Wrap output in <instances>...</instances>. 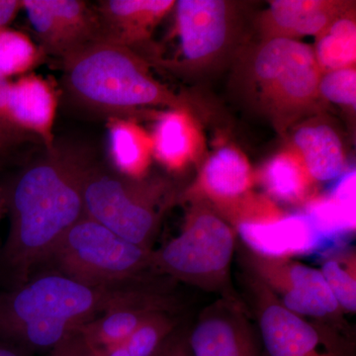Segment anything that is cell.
I'll return each instance as SVG.
<instances>
[{"label": "cell", "mask_w": 356, "mask_h": 356, "mask_svg": "<svg viewBox=\"0 0 356 356\" xmlns=\"http://www.w3.org/2000/svg\"><path fill=\"white\" fill-rule=\"evenodd\" d=\"M95 161L77 147L56 140L4 187L10 229L0 252V266L14 287L33 267L46 262L74 224L86 216L84 182Z\"/></svg>", "instance_id": "cell-1"}, {"label": "cell", "mask_w": 356, "mask_h": 356, "mask_svg": "<svg viewBox=\"0 0 356 356\" xmlns=\"http://www.w3.org/2000/svg\"><path fill=\"white\" fill-rule=\"evenodd\" d=\"M143 284L93 287L49 273L0 294V343L27 355L50 351Z\"/></svg>", "instance_id": "cell-2"}, {"label": "cell", "mask_w": 356, "mask_h": 356, "mask_svg": "<svg viewBox=\"0 0 356 356\" xmlns=\"http://www.w3.org/2000/svg\"><path fill=\"white\" fill-rule=\"evenodd\" d=\"M60 62L65 92L89 112L110 119L149 107L188 110L184 98L154 79L147 60L126 47L98 40Z\"/></svg>", "instance_id": "cell-3"}, {"label": "cell", "mask_w": 356, "mask_h": 356, "mask_svg": "<svg viewBox=\"0 0 356 356\" xmlns=\"http://www.w3.org/2000/svg\"><path fill=\"white\" fill-rule=\"evenodd\" d=\"M236 238V229L218 211L193 201L179 235L154 250V269L242 304L231 280Z\"/></svg>", "instance_id": "cell-4"}, {"label": "cell", "mask_w": 356, "mask_h": 356, "mask_svg": "<svg viewBox=\"0 0 356 356\" xmlns=\"http://www.w3.org/2000/svg\"><path fill=\"white\" fill-rule=\"evenodd\" d=\"M175 193L161 178H131L95 163L84 182L86 214L128 242L152 248Z\"/></svg>", "instance_id": "cell-5"}, {"label": "cell", "mask_w": 356, "mask_h": 356, "mask_svg": "<svg viewBox=\"0 0 356 356\" xmlns=\"http://www.w3.org/2000/svg\"><path fill=\"white\" fill-rule=\"evenodd\" d=\"M153 252L86 215L63 236L46 262L89 286L121 287L144 283L143 274L154 269Z\"/></svg>", "instance_id": "cell-6"}, {"label": "cell", "mask_w": 356, "mask_h": 356, "mask_svg": "<svg viewBox=\"0 0 356 356\" xmlns=\"http://www.w3.org/2000/svg\"><path fill=\"white\" fill-rule=\"evenodd\" d=\"M250 76L262 108L281 130L313 110L318 69L313 47L298 40H264L250 58Z\"/></svg>", "instance_id": "cell-7"}, {"label": "cell", "mask_w": 356, "mask_h": 356, "mask_svg": "<svg viewBox=\"0 0 356 356\" xmlns=\"http://www.w3.org/2000/svg\"><path fill=\"white\" fill-rule=\"evenodd\" d=\"M245 284L266 356H355L351 334L287 310L250 271Z\"/></svg>", "instance_id": "cell-8"}, {"label": "cell", "mask_w": 356, "mask_h": 356, "mask_svg": "<svg viewBox=\"0 0 356 356\" xmlns=\"http://www.w3.org/2000/svg\"><path fill=\"white\" fill-rule=\"evenodd\" d=\"M248 271L261 281L281 305L301 317L334 325L351 334L344 312L337 304L320 269L291 257H268L245 248Z\"/></svg>", "instance_id": "cell-9"}, {"label": "cell", "mask_w": 356, "mask_h": 356, "mask_svg": "<svg viewBox=\"0 0 356 356\" xmlns=\"http://www.w3.org/2000/svg\"><path fill=\"white\" fill-rule=\"evenodd\" d=\"M177 56L165 67L175 70L200 69L216 60L232 37L231 6L224 0H179L173 7Z\"/></svg>", "instance_id": "cell-10"}, {"label": "cell", "mask_w": 356, "mask_h": 356, "mask_svg": "<svg viewBox=\"0 0 356 356\" xmlns=\"http://www.w3.org/2000/svg\"><path fill=\"white\" fill-rule=\"evenodd\" d=\"M44 54L58 60L99 40L95 6L83 0H21Z\"/></svg>", "instance_id": "cell-11"}, {"label": "cell", "mask_w": 356, "mask_h": 356, "mask_svg": "<svg viewBox=\"0 0 356 356\" xmlns=\"http://www.w3.org/2000/svg\"><path fill=\"white\" fill-rule=\"evenodd\" d=\"M186 341L192 356H261L245 307L222 298L201 313Z\"/></svg>", "instance_id": "cell-12"}, {"label": "cell", "mask_w": 356, "mask_h": 356, "mask_svg": "<svg viewBox=\"0 0 356 356\" xmlns=\"http://www.w3.org/2000/svg\"><path fill=\"white\" fill-rule=\"evenodd\" d=\"M254 182V172L248 159L235 147H224L204 163L186 197L214 204L225 219L250 197Z\"/></svg>", "instance_id": "cell-13"}, {"label": "cell", "mask_w": 356, "mask_h": 356, "mask_svg": "<svg viewBox=\"0 0 356 356\" xmlns=\"http://www.w3.org/2000/svg\"><path fill=\"white\" fill-rule=\"evenodd\" d=\"M175 6L173 0H102L95 6L99 40L139 54Z\"/></svg>", "instance_id": "cell-14"}, {"label": "cell", "mask_w": 356, "mask_h": 356, "mask_svg": "<svg viewBox=\"0 0 356 356\" xmlns=\"http://www.w3.org/2000/svg\"><path fill=\"white\" fill-rule=\"evenodd\" d=\"M58 102L57 90L43 76L26 74L9 86L7 107L11 122L20 132L41 140L46 149L56 143Z\"/></svg>", "instance_id": "cell-15"}, {"label": "cell", "mask_w": 356, "mask_h": 356, "mask_svg": "<svg viewBox=\"0 0 356 356\" xmlns=\"http://www.w3.org/2000/svg\"><path fill=\"white\" fill-rule=\"evenodd\" d=\"M172 299L147 287L84 324L79 334L95 350L126 343L140 323L159 311L172 312Z\"/></svg>", "instance_id": "cell-16"}, {"label": "cell", "mask_w": 356, "mask_h": 356, "mask_svg": "<svg viewBox=\"0 0 356 356\" xmlns=\"http://www.w3.org/2000/svg\"><path fill=\"white\" fill-rule=\"evenodd\" d=\"M355 2L339 0H274L261 19L264 40L318 36Z\"/></svg>", "instance_id": "cell-17"}, {"label": "cell", "mask_w": 356, "mask_h": 356, "mask_svg": "<svg viewBox=\"0 0 356 356\" xmlns=\"http://www.w3.org/2000/svg\"><path fill=\"white\" fill-rule=\"evenodd\" d=\"M235 229L248 250L268 257H291L311 252L322 236L305 213H282L266 221L243 222Z\"/></svg>", "instance_id": "cell-18"}, {"label": "cell", "mask_w": 356, "mask_h": 356, "mask_svg": "<svg viewBox=\"0 0 356 356\" xmlns=\"http://www.w3.org/2000/svg\"><path fill=\"white\" fill-rule=\"evenodd\" d=\"M291 149L314 182L331 181L346 172L343 143L327 124L312 122L299 126L293 134Z\"/></svg>", "instance_id": "cell-19"}, {"label": "cell", "mask_w": 356, "mask_h": 356, "mask_svg": "<svg viewBox=\"0 0 356 356\" xmlns=\"http://www.w3.org/2000/svg\"><path fill=\"white\" fill-rule=\"evenodd\" d=\"M151 140L154 156L172 172L184 170L200 151V134L186 109H170L161 113L154 124Z\"/></svg>", "instance_id": "cell-20"}, {"label": "cell", "mask_w": 356, "mask_h": 356, "mask_svg": "<svg viewBox=\"0 0 356 356\" xmlns=\"http://www.w3.org/2000/svg\"><path fill=\"white\" fill-rule=\"evenodd\" d=\"M107 127L113 170L136 179L146 177L153 156L151 137L128 118H110Z\"/></svg>", "instance_id": "cell-21"}, {"label": "cell", "mask_w": 356, "mask_h": 356, "mask_svg": "<svg viewBox=\"0 0 356 356\" xmlns=\"http://www.w3.org/2000/svg\"><path fill=\"white\" fill-rule=\"evenodd\" d=\"M259 180L267 194L280 202L307 203L313 198L311 194L315 182L291 149L267 161L259 173Z\"/></svg>", "instance_id": "cell-22"}, {"label": "cell", "mask_w": 356, "mask_h": 356, "mask_svg": "<svg viewBox=\"0 0 356 356\" xmlns=\"http://www.w3.org/2000/svg\"><path fill=\"white\" fill-rule=\"evenodd\" d=\"M355 6L337 16L324 31L316 36L313 48L322 74L355 67L356 20Z\"/></svg>", "instance_id": "cell-23"}, {"label": "cell", "mask_w": 356, "mask_h": 356, "mask_svg": "<svg viewBox=\"0 0 356 356\" xmlns=\"http://www.w3.org/2000/svg\"><path fill=\"white\" fill-rule=\"evenodd\" d=\"M321 273L344 313L356 312V259L355 252L330 255L323 261Z\"/></svg>", "instance_id": "cell-24"}, {"label": "cell", "mask_w": 356, "mask_h": 356, "mask_svg": "<svg viewBox=\"0 0 356 356\" xmlns=\"http://www.w3.org/2000/svg\"><path fill=\"white\" fill-rule=\"evenodd\" d=\"M44 51L27 35L6 27L0 29V76H21L36 67Z\"/></svg>", "instance_id": "cell-25"}, {"label": "cell", "mask_w": 356, "mask_h": 356, "mask_svg": "<svg viewBox=\"0 0 356 356\" xmlns=\"http://www.w3.org/2000/svg\"><path fill=\"white\" fill-rule=\"evenodd\" d=\"M172 312L159 311L149 315L126 341L131 356H156L175 334L177 321Z\"/></svg>", "instance_id": "cell-26"}, {"label": "cell", "mask_w": 356, "mask_h": 356, "mask_svg": "<svg viewBox=\"0 0 356 356\" xmlns=\"http://www.w3.org/2000/svg\"><path fill=\"white\" fill-rule=\"evenodd\" d=\"M318 95L323 99L341 106H356V69L346 67L325 72L318 83Z\"/></svg>", "instance_id": "cell-27"}, {"label": "cell", "mask_w": 356, "mask_h": 356, "mask_svg": "<svg viewBox=\"0 0 356 356\" xmlns=\"http://www.w3.org/2000/svg\"><path fill=\"white\" fill-rule=\"evenodd\" d=\"M9 86L10 81L6 77L0 76V154L13 147L18 146L30 138L29 136L20 132L10 120L7 107Z\"/></svg>", "instance_id": "cell-28"}, {"label": "cell", "mask_w": 356, "mask_h": 356, "mask_svg": "<svg viewBox=\"0 0 356 356\" xmlns=\"http://www.w3.org/2000/svg\"><path fill=\"white\" fill-rule=\"evenodd\" d=\"M49 356H98L79 332L49 351Z\"/></svg>", "instance_id": "cell-29"}, {"label": "cell", "mask_w": 356, "mask_h": 356, "mask_svg": "<svg viewBox=\"0 0 356 356\" xmlns=\"http://www.w3.org/2000/svg\"><path fill=\"white\" fill-rule=\"evenodd\" d=\"M156 356H192L187 344L186 337L173 334Z\"/></svg>", "instance_id": "cell-30"}, {"label": "cell", "mask_w": 356, "mask_h": 356, "mask_svg": "<svg viewBox=\"0 0 356 356\" xmlns=\"http://www.w3.org/2000/svg\"><path fill=\"white\" fill-rule=\"evenodd\" d=\"M21 9V0H0V29L8 27Z\"/></svg>", "instance_id": "cell-31"}, {"label": "cell", "mask_w": 356, "mask_h": 356, "mask_svg": "<svg viewBox=\"0 0 356 356\" xmlns=\"http://www.w3.org/2000/svg\"><path fill=\"white\" fill-rule=\"evenodd\" d=\"M98 356H131L125 343L109 346L103 350H95Z\"/></svg>", "instance_id": "cell-32"}, {"label": "cell", "mask_w": 356, "mask_h": 356, "mask_svg": "<svg viewBox=\"0 0 356 356\" xmlns=\"http://www.w3.org/2000/svg\"><path fill=\"white\" fill-rule=\"evenodd\" d=\"M0 356H27L21 353L20 351L13 350L8 346L0 343Z\"/></svg>", "instance_id": "cell-33"}, {"label": "cell", "mask_w": 356, "mask_h": 356, "mask_svg": "<svg viewBox=\"0 0 356 356\" xmlns=\"http://www.w3.org/2000/svg\"><path fill=\"white\" fill-rule=\"evenodd\" d=\"M6 211V191H4V187H0V220H1L2 215ZM0 252H1V250H0Z\"/></svg>", "instance_id": "cell-34"}, {"label": "cell", "mask_w": 356, "mask_h": 356, "mask_svg": "<svg viewBox=\"0 0 356 356\" xmlns=\"http://www.w3.org/2000/svg\"><path fill=\"white\" fill-rule=\"evenodd\" d=\"M0 168H1V161H0Z\"/></svg>", "instance_id": "cell-35"}]
</instances>
